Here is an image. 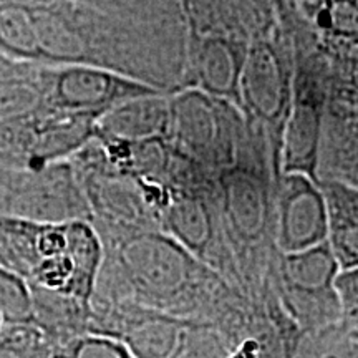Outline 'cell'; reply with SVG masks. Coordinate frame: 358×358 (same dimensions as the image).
I'll list each match as a JSON object with an SVG mask.
<instances>
[{
    "label": "cell",
    "mask_w": 358,
    "mask_h": 358,
    "mask_svg": "<svg viewBox=\"0 0 358 358\" xmlns=\"http://www.w3.org/2000/svg\"><path fill=\"white\" fill-rule=\"evenodd\" d=\"M47 110L40 65L0 53V134L29 123Z\"/></svg>",
    "instance_id": "2e32d148"
},
{
    "label": "cell",
    "mask_w": 358,
    "mask_h": 358,
    "mask_svg": "<svg viewBox=\"0 0 358 358\" xmlns=\"http://www.w3.org/2000/svg\"><path fill=\"white\" fill-rule=\"evenodd\" d=\"M294 47L292 100L282 143V174L302 173L317 179V164L330 105L327 62L306 30L284 15Z\"/></svg>",
    "instance_id": "277c9868"
},
{
    "label": "cell",
    "mask_w": 358,
    "mask_h": 358,
    "mask_svg": "<svg viewBox=\"0 0 358 358\" xmlns=\"http://www.w3.org/2000/svg\"><path fill=\"white\" fill-rule=\"evenodd\" d=\"M277 248L282 254L301 252L327 243L329 217L322 187L302 173H284L275 196Z\"/></svg>",
    "instance_id": "7c38bea8"
},
{
    "label": "cell",
    "mask_w": 358,
    "mask_h": 358,
    "mask_svg": "<svg viewBox=\"0 0 358 358\" xmlns=\"http://www.w3.org/2000/svg\"><path fill=\"white\" fill-rule=\"evenodd\" d=\"M105 262L92 302H133L211 325L234 348L262 334L266 312L163 231L105 241Z\"/></svg>",
    "instance_id": "6da1fadb"
},
{
    "label": "cell",
    "mask_w": 358,
    "mask_h": 358,
    "mask_svg": "<svg viewBox=\"0 0 358 358\" xmlns=\"http://www.w3.org/2000/svg\"><path fill=\"white\" fill-rule=\"evenodd\" d=\"M0 317L3 324L34 322V295L27 280L0 266Z\"/></svg>",
    "instance_id": "7402d4cb"
},
{
    "label": "cell",
    "mask_w": 358,
    "mask_h": 358,
    "mask_svg": "<svg viewBox=\"0 0 358 358\" xmlns=\"http://www.w3.org/2000/svg\"><path fill=\"white\" fill-rule=\"evenodd\" d=\"M319 182H340L358 191V108L330 103L322 134Z\"/></svg>",
    "instance_id": "5bb4252c"
},
{
    "label": "cell",
    "mask_w": 358,
    "mask_h": 358,
    "mask_svg": "<svg viewBox=\"0 0 358 358\" xmlns=\"http://www.w3.org/2000/svg\"><path fill=\"white\" fill-rule=\"evenodd\" d=\"M32 295L34 322L52 342L53 352L80 335L92 334V303L38 287H32Z\"/></svg>",
    "instance_id": "e0dca14e"
},
{
    "label": "cell",
    "mask_w": 358,
    "mask_h": 358,
    "mask_svg": "<svg viewBox=\"0 0 358 358\" xmlns=\"http://www.w3.org/2000/svg\"><path fill=\"white\" fill-rule=\"evenodd\" d=\"M199 322L133 302H92V334L122 340L136 358H181Z\"/></svg>",
    "instance_id": "8fae6325"
},
{
    "label": "cell",
    "mask_w": 358,
    "mask_h": 358,
    "mask_svg": "<svg viewBox=\"0 0 358 358\" xmlns=\"http://www.w3.org/2000/svg\"><path fill=\"white\" fill-rule=\"evenodd\" d=\"M327 203L329 243L342 271L358 266V191L340 182H319Z\"/></svg>",
    "instance_id": "ac0fdd59"
},
{
    "label": "cell",
    "mask_w": 358,
    "mask_h": 358,
    "mask_svg": "<svg viewBox=\"0 0 358 358\" xmlns=\"http://www.w3.org/2000/svg\"><path fill=\"white\" fill-rule=\"evenodd\" d=\"M297 358H358V338L348 334L342 324L302 335Z\"/></svg>",
    "instance_id": "44dd1931"
},
{
    "label": "cell",
    "mask_w": 358,
    "mask_h": 358,
    "mask_svg": "<svg viewBox=\"0 0 358 358\" xmlns=\"http://www.w3.org/2000/svg\"><path fill=\"white\" fill-rule=\"evenodd\" d=\"M249 43L232 35L189 30L186 88H198L241 110V78Z\"/></svg>",
    "instance_id": "4fadbf2b"
},
{
    "label": "cell",
    "mask_w": 358,
    "mask_h": 358,
    "mask_svg": "<svg viewBox=\"0 0 358 358\" xmlns=\"http://www.w3.org/2000/svg\"><path fill=\"white\" fill-rule=\"evenodd\" d=\"M0 214L37 222L93 221L71 159L27 166L0 158Z\"/></svg>",
    "instance_id": "52a82bcc"
},
{
    "label": "cell",
    "mask_w": 358,
    "mask_h": 358,
    "mask_svg": "<svg viewBox=\"0 0 358 358\" xmlns=\"http://www.w3.org/2000/svg\"><path fill=\"white\" fill-rule=\"evenodd\" d=\"M348 334L353 335V337H355V338H358V329H355V330H348Z\"/></svg>",
    "instance_id": "d4e9b609"
},
{
    "label": "cell",
    "mask_w": 358,
    "mask_h": 358,
    "mask_svg": "<svg viewBox=\"0 0 358 358\" xmlns=\"http://www.w3.org/2000/svg\"><path fill=\"white\" fill-rule=\"evenodd\" d=\"M294 82V47L287 24L250 40L241 78V111L266 134L282 169V143L287 124Z\"/></svg>",
    "instance_id": "5b68a950"
},
{
    "label": "cell",
    "mask_w": 358,
    "mask_h": 358,
    "mask_svg": "<svg viewBox=\"0 0 358 358\" xmlns=\"http://www.w3.org/2000/svg\"><path fill=\"white\" fill-rule=\"evenodd\" d=\"M2 327H3V320H2V317H0V330H2Z\"/></svg>",
    "instance_id": "4316f807"
},
{
    "label": "cell",
    "mask_w": 358,
    "mask_h": 358,
    "mask_svg": "<svg viewBox=\"0 0 358 358\" xmlns=\"http://www.w3.org/2000/svg\"><path fill=\"white\" fill-rule=\"evenodd\" d=\"M168 191L169 199L163 213L161 231L243 292L224 231L216 174L194 185Z\"/></svg>",
    "instance_id": "9c48e42d"
},
{
    "label": "cell",
    "mask_w": 358,
    "mask_h": 358,
    "mask_svg": "<svg viewBox=\"0 0 358 358\" xmlns=\"http://www.w3.org/2000/svg\"><path fill=\"white\" fill-rule=\"evenodd\" d=\"M105 244L90 221L37 222L0 214V266L29 282L92 303Z\"/></svg>",
    "instance_id": "3957f363"
},
{
    "label": "cell",
    "mask_w": 358,
    "mask_h": 358,
    "mask_svg": "<svg viewBox=\"0 0 358 358\" xmlns=\"http://www.w3.org/2000/svg\"><path fill=\"white\" fill-rule=\"evenodd\" d=\"M322 55L327 62L330 103L358 108V45Z\"/></svg>",
    "instance_id": "d6986e66"
},
{
    "label": "cell",
    "mask_w": 358,
    "mask_h": 358,
    "mask_svg": "<svg viewBox=\"0 0 358 358\" xmlns=\"http://www.w3.org/2000/svg\"><path fill=\"white\" fill-rule=\"evenodd\" d=\"M171 122L168 141L179 153L214 174L231 168L248 145L249 128L243 111L198 88L169 95Z\"/></svg>",
    "instance_id": "8992f818"
},
{
    "label": "cell",
    "mask_w": 358,
    "mask_h": 358,
    "mask_svg": "<svg viewBox=\"0 0 358 358\" xmlns=\"http://www.w3.org/2000/svg\"><path fill=\"white\" fill-rule=\"evenodd\" d=\"M292 358H297V357H292Z\"/></svg>",
    "instance_id": "83f0119b"
},
{
    "label": "cell",
    "mask_w": 358,
    "mask_h": 358,
    "mask_svg": "<svg viewBox=\"0 0 358 358\" xmlns=\"http://www.w3.org/2000/svg\"><path fill=\"white\" fill-rule=\"evenodd\" d=\"M342 267L329 243L282 254L274 272V294L302 335L342 324L337 277Z\"/></svg>",
    "instance_id": "ba28073f"
},
{
    "label": "cell",
    "mask_w": 358,
    "mask_h": 358,
    "mask_svg": "<svg viewBox=\"0 0 358 358\" xmlns=\"http://www.w3.org/2000/svg\"><path fill=\"white\" fill-rule=\"evenodd\" d=\"M40 85L48 110L95 120L134 98L164 93L92 65H40Z\"/></svg>",
    "instance_id": "30bf717a"
},
{
    "label": "cell",
    "mask_w": 358,
    "mask_h": 358,
    "mask_svg": "<svg viewBox=\"0 0 358 358\" xmlns=\"http://www.w3.org/2000/svg\"><path fill=\"white\" fill-rule=\"evenodd\" d=\"M0 358H53V345L35 322L3 324Z\"/></svg>",
    "instance_id": "ffe728a7"
},
{
    "label": "cell",
    "mask_w": 358,
    "mask_h": 358,
    "mask_svg": "<svg viewBox=\"0 0 358 358\" xmlns=\"http://www.w3.org/2000/svg\"><path fill=\"white\" fill-rule=\"evenodd\" d=\"M179 3H181L182 8H185V6H186V3H187V0H179Z\"/></svg>",
    "instance_id": "484cf974"
},
{
    "label": "cell",
    "mask_w": 358,
    "mask_h": 358,
    "mask_svg": "<svg viewBox=\"0 0 358 358\" xmlns=\"http://www.w3.org/2000/svg\"><path fill=\"white\" fill-rule=\"evenodd\" d=\"M53 358H136L122 340L101 334H83L53 352Z\"/></svg>",
    "instance_id": "603a6c76"
},
{
    "label": "cell",
    "mask_w": 358,
    "mask_h": 358,
    "mask_svg": "<svg viewBox=\"0 0 358 358\" xmlns=\"http://www.w3.org/2000/svg\"><path fill=\"white\" fill-rule=\"evenodd\" d=\"M171 93H155L115 106L96 122L95 136L122 143L168 140Z\"/></svg>",
    "instance_id": "9a60e30c"
},
{
    "label": "cell",
    "mask_w": 358,
    "mask_h": 358,
    "mask_svg": "<svg viewBox=\"0 0 358 358\" xmlns=\"http://www.w3.org/2000/svg\"><path fill=\"white\" fill-rule=\"evenodd\" d=\"M335 285L342 302V325L347 330H355L358 329V266L340 272Z\"/></svg>",
    "instance_id": "cb8c5ba5"
},
{
    "label": "cell",
    "mask_w": 358,
    "mask_h": 358,
    "mask_svg": "<svg viewBox=\"0 0 358 358\" xmlns=\"http://www.w3.org/2000/svg\"><path fill=\"white\" fill-rule=\"evenodd\" d=\"M248 128L249 140L239 159L216 178L224 231L241 287L254 306L264 308L275 299L274 272L280 256L275 196L282 171L264 133L250 123Z\"/></svg>",
    "instance_id": "7a4b0ae2"
}]
</instances>
